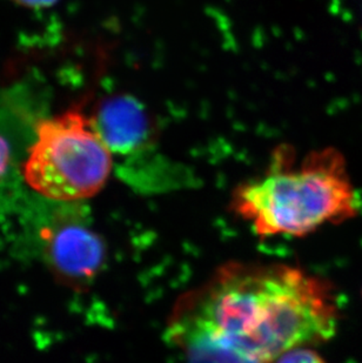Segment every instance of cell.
Here are the masks:
<instances>
[{"label": "cell", "instance_id": "3", "mask_svg": "<svg viewBox=\"0 0 362 363\" xmlns=\"http://www.w3.org/2000/svg\"><path fill=\"white\" fill-rule=\"evenodd\" d=\"M113 155L78 110L41 119L35 141L25 162V182L38 194L53 201L89 199L106 185Z\"/></svg>", "mask_w": 362, "mask_h": 363}, {"label": "cell", "instance_id": "6", "mask_svg": "<svg viewBox=\"0 0 362 363\" xmlns=\"http://www.w3.org/2000/svg\"><path fill=\"white\" fill-rule=\"evenodd\" d=\"M273 363H326V361L315 350L297 347L283 354Z\"/></svg>", "mask_w": 362, "mask_h": 363}, {"label": "cell", "instance_id": "7", "mask_svg": "<svg viewBox=\"0 0 362 363\" xmlns=\"http://www.w3.org/2000/svg\"><path fill=\"white\" fill-rule=\"evenodd\" d=\"M11 148L10 145L3 137H0V179L6 174L7 169L10 167Z\"/></svg>", "mask_w": 362, "mask_h": 363}, {"label": "cell", "instance_id": "2", "mask_svg": "<svg viewBox=\"0 0 362 363\" xmlns=\"http://www.w3.org/2000/svg\"><path fill=\"white\" fill-rule=\"evenodd\" d=\"M232 209L261 238L305 237L358 214V199L344 155L335 148L295 162L278 150L270 168L233 193Z\"/></svg>", "mask_w": 362, "mask_h": 363}, {"label": "cell", "instance_id": "5", "mask_svg": "<svg viewBox=\"0 0 362 363\" xmlns=\"http://www.w3.org/2000/svg\"><path fill=\"white\" fill-rule=\"evenodd\" d=\"M92 123L112 155L136 158L153 145L152 121L144 105L133 96L120 94L105 100Z\"/></svg>", "mask_w": 362, "mask_h": 363}, {"label": "cell", "instance_id": "1", "mask_svg": "<svg viewBox=\"0 0 362 363\" xmlns=\"http://www.w3.org/2000/svg\"><path fill=\"white\" fill-rule=\"evenodd\" d=\"M331 284L287 264L222 266L175 306L170 335L194 363H273L339 327Z\"/></svg>", "mask_w": 362, "mask_h": 363}, {"label": "cell", "instance_id": "4", "mask_svg": "<svg viewBox=\"0 0 362 363\" xmlns=\"http://www.w3.org/2000/svg\"><path fill=\"white\" fill-rule=\"evenodd\" d=\"M105 257L106 247L102 237L82 223H62L48 235L46 259L51 271L69 284L92 280Z\"/></svg>", "mask_w": 362, "mask_h": 363}, {"label": "cell", "instance_id": "8", "mask_svg": "<svg viewBox=\"0 0 362 363\" xmlns=\"http://www.w3.org/2000/svg\"><path fill=\"white\" fill-rule=\"evenodd\" d=\"M13 1L19 4L21 6L43 9V7H50L55 5L57 0H13Z\"/></svg>", "mask_w": 362, "mask_h": 363}]
</instances>
